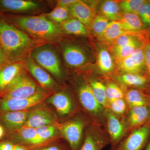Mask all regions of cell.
I'll list each match as a JSON object with an SVG mask.
<instances>
[{"label":"cell","instance_id":"6da1fadb","mask_svg":"<svg viewBox=\"0 0 150 150\" xmlns=\"http://www.w3.org/2000/svg\"><path fill=\"white\" fill-rule=\"evenodd\" d=\"M43 43L11 24L0 13V46L9 62L24 61L33 48Z\"/></svg>","mask_w":150,"mask_h":150},{"label":"cell","instance_id":"7a4b0ae2","mask_svg":"<svg viewBox=\"0 0 150 150\" xmlns=\"http://www.w3.org/2000/svg\"><path fill=\"white\" fill-rule=\"evenodd\" d=\"M2 14L11 24L42 43H57L64 34L59 25L51 21L44 15L23 16L13 14Z\"/></svg>","mask_w":150,"mask_h":150},{"label":"cell","instance_id":"3957f363","mask_svg":"<svg viewBox=\"0 0 150 150\" xmlns=\"http://www.w3.org/2000/svg\"><path fill=\"white\" fill-rule=\"evenodd\" d=\"M33 60L56 79L63 76L62 63L53 44L43 43L33 48L30 54Z\"/></svg>","mask_w":150,"mask_h":150},{"label":"cell","instance_id":"277c9868","mask_svg":"<svg viewBox=\"0 0 150 150\" xmlns=\"http://www.w3.org/2000/svg\"><path fill=\"white\" fill-rule=\"evenodd\" d=\"M23 71L8 88L0 95V98L20 99L32 96L42 88L38 85L27 72Z\"/></svg>","mask_w":150,"mask_h":150},{"label":"cell","instance_id":"5b68a950","mask_svg":"<svg viewBox=\"0 0 150 150\" xmlns=\"http://www.w3.org/2000/svg\"><path fill=\"white\" fill-rule=\"evenodd\" d=\"M51 93L41 88L32 96L26 98H0V112L30 110L41 104L51 95Z\"/></svg>","mask_w":150,"mask_h":150},{"label":"cell","instance_id":"8992f818","mask_svg":"<svg viewBox=\"0 0 150 150\" xmlns=\"http://www.w3.org/2000/svg\"><path fill=\"white\" fill-rule=\"evenodd\" d=\"M84 123L80 119H75L63 124H58L59 132L67 141L71 150H79L82 144Z\"/></svg>","mask_w":150,"mask_h":150},{"label":"cell","instance_id":"52a82bcc","mask_svg":"<svg viewBox=\"0 0 150 150\" xmlns=\"http://www.w3.org/2000/svg\"><path fill=\"white\" fill-rule=\"evenodd\" d=\"M39 105L28 110L25 126L36 129L42 126L58 124L57 116L54 112L47 108Z\"/></svg>","mask_w":150,"mask_h":150},{"label":"cell","instance_id":"ba28073f","mask_svg":"<svg viewBox=\"0 0 150 150\" xmlns=\"http://www.w3.org/2000/svg\"><path fill=\"white\" fill-rule=\"evenodd\" d=\"M150 126L145 125L134 129L115 150H142L149 142Z\"/></svg>","mask_w":150,"mask_h":150},{"label":"cell","instance_id":"9c48e42d","mask_svg":"<svg viewBox=\"0 0 150 150\" xmlns=\"http://www.w3.org/2000/svg\"><path fill=\"white\" fill-rule=\"evenodd\" d=\"M118 69L124 74L145 75L144 46L138 48L131 55L117 62Z\"/></svg>","mask_w":150,"mask_h":150},{"label":"cell","instance_id":"30bf717a","mask_svg":"<svg viewBox=\"0 0 150 150\" xmlns=\"http://www.w3.org/2000/svg\"><path fill=\"white\" fill-rule=\"evenodd\" d=\"M61 48L64 61L68 67L72 68H81L87 62L88 59L86 51L77 44L62 43Z\"/></svg>","mask_w":150,"mask_h":150},{"label":"cell","instance_id":"8fae6325","mask_svg":"<svg viewBox=\"0 0 150 150\" xmlns=\"http://www.w3.org/2000/svg\"><path fill=\"white\" fill-rule=\"evenodd\" d=\"M26 69L44 89L51 92L58 88L57 82L51 74L28 56L24 60Z\"/></svg>","mask_w":150,"mask_h":150},{"label":"cell","instance_id":"7c38bea8","mask_svg":"<svg viewBox=\"0 0 150 150\" xmlns=\"http://www.w3.org/2000/svg\"><path fill=\"white\" fill-rule=\"evenodd\" d=\"M28 110L0 112V126L5 129L6 134L17 131L25 126Z\"/></svg>","mask_w":150,"mask_h":150},{"label":"cell","instance_id":"4fadbf2b","mask_svg":"<svg viewBox=\"0 0 150 150\" xmlns=\"http://www.w3.org/2000/svg\"><path fill=\"white\" fill-rule=\"evenodd\" d=\"M26 69L25 61L8 62L0 67V95Z\"/></svg>","mask_w":150,"mask_h":150},{"label":"cell","instance_id":"5bb4252c","mask_svg":"<svg viewBox=\"0 0 150 150\" xmlns=\"http://www.w3.org/2000/svg\"><path fill=\"white\" fill-rule=\"evenodd\" d=\"M77 93L81 104L88 112L95 115L101 114L103 107L96 99L89 84L86 82L80 83Z\"/></svg>","mask_w":150,"mask_h":150},{"label":"cell","instance_id":"9a60e30c","mask_svg":"<svg viewBox=\"0 0 150 150\" xmlns=\"http://www.w3.org/2000/svg\"><path fill=\"white\" fill-rule=\"evenodd\" d=\"M40 4L30 0H0V13L30 12L39 9Z\"/></svg>","mask_w":150,"mask_h":150},{"label":"cell","instance_id":"2e32d148","mask_svg":"<svg viewBox=\"0 0 150 150\" xmlns=\"http://www.w3.org/2000/svg\"><path fill=\"white\" fill-rule=\"evenodd\" d=\"M58 124L36 128V136L25 147L28 150H32L51 143L59 132Z\"/></svg>","mask_w":150,"mask_h":150},{"label":"cell","instance_id":"e0dca14e","mask_svg":"<svg viewBox=\"0 0 150 150\" xmlns=\"http://www.w3.org/2000/svg\"><path fill=\"white\" fill-rule=\"evenodd\" d=\"M127 122L128 128L131 131L145 125L150 126V105L130 108Z\"/></svg>","mask_w":150,"mask_h":150},{"label":"cell","instance_id":"ac0fdd59","mask_svg":"<svg viewBox=\"0 0 150 150\" xmlns=\"http://www.w3.org/2000/svg\"><path fill=\"white\" fill-rule=\"evenodd\" d=\"M68 8L71 16L79 21L86 27L90 25L95 17L93 8L83 1L78 0Z\"/></svg>","mask_w":150,"mask_h":150},{"label":"cell","instance_id":"d6986e66","mask_svg":"<svg viewBox=\"0 0 150 150\" xmlns=\"http://www.w3.org/2000/svg\"><path fill=\"white\" fill-rule=\"evenodd\" d=\"M48 103L52 105L60 115H66L72 111V100L67 93L63 91L56 92L46 99Z\"/></svg>","mask_w":150,"mask_h":150},{"label":"cell","instance_id":"ffe728a7","mask_svg":"<svg viewBox=\"0 0 150 150\" xmlns=\"http://www.w3.org/2000/svg\"><path fill=\"white\" fill-rule=\"evenodd\" d=\"M108 131L113 145V150L118 142L123 138L125 133L124 124L111 111H108L107 114Z\"/></svg>","mask_w":150,"mask_h":150},{"label":"cell","instance_id":"44dd1931","mask_svg":"<svg viewBox=\"0 0 150 150\" xmlns=\"http://www.w3.org/2000/svg\"><path fill=\"white\" fill-rule=\"evenodd\" d=\"M108 142L98 131L93 129L86 134L79 150H101Z\"/></svg>","mask_w":150,"mask_h":150},{"label":"cell","instance_id":"7402d4cb","mask_svg":"<svg viewBox=\"0 0 150 150\" xmlns=\"http://www.w3.org/2000/svg\"><path fill=\"white\" fill-rule=\"evenodd\" d=\"M118 21L123 30L141 35L147 34L144 30V24L137 14H124Z\"/></svg>","mask_w":150,"mask_h":150},{"label":"cell","instance_id":"603a6c76","mask_svg":"<svg viewBox=\"0 0 150 150\" xmlns=\"http://www.w3.org/2000/svg\"><path fill=\"white\" fill-rule=\"evenodd\" d=\"M130 108L136 106L150 105V96L143 89H131L125 96Z\"/></svg>","mask_w":150,"mask_h":150},{"label":"cell","instance_id":"cb8c5ba5","mask_svg":"<svg viewBox=\"0 0 150 150\" xmlns=\"http://www.w3.org/2000/svg\"><path fill=\"white\" fill-rule=\"evenodd\" d=\"M117 80L126 85L147 89L150 86V82L145 75L124 74L119 76Z\"/></svg>","mask_w":150,"mask_h":150},{"label":"cell","instance_id":"d4e9b609","mask_svg":"<svg viewBox=\"0 0 150 150\" xmlns=\"http://www.w3.org/2000/svg\"><path fill=\"white\" fill-rule=\"evenodd\" d=\"M59 25L64 33L78 36H86L88 35L85 25L74 18L69 19Z\"/></svg>","mask_w":150,"mask_h":150},{"label":"cell","instance_id":"484cf974","mask_svg":"<svg viewBox=\"0 0 150 150\" xmlns=\"http://www.w3.org/2000/svg\"><path fill=\"white\" fill-rule=\"evenodd\" d=\"M136 34L133 33L128 32L123 30L121 28V24L119 21H110L108 23L107 28L105 30L103 33L100 36V39L102 41L106 42H112L116 38L121 35L124 34ZM141 35V34H138ZM145 35V34H143Z\"/></svg>","mask_w":150,"mask_h":150},{"label":"cell","instance_id":"4316f807","mask_svg":"<svg viewBox=\"0 0 150 150\" xmlns=\"http://www.w3.org/2000/svg\"><path fill=\"white\" fill-rule=\"evenodd\" d=\"M100 10L101 15L111 21H118L123 15L119 4L114 1L103 2L100 6Z\"/></svg>","mask_w":150,"mask_h":150},{"label":"cell","instance_id":"83f0119b","mask_svg":"<svg viewBox=\"0 0 150 150\" xmlns=\"http://www.w3.org/2000/svg\"><path fill=\"white\" fill-rule=\"evenodd\" d=\"M145 41L136 42L120 47H111V53L115 58L116 63L128 57L138 48L143 47Z\"/></svg>","mask_w":150,"mask_h":150},{"label":"cell","instance_id":"f1b7e54d","mask_svg":"<svg viewBox=\"0 0 150 150\" xmlns=\"http://www.w3.org/2000/svg\"><path fill=\"white\" fill-rule=\"evenodd\" d=\"M45 16L56 24L60 25L72 17L68 8L56 6L50 12L44 15Z\"/></svg>","mask_w":150,"mask_h":150},{"label":"cell","instance_id":"f546056e","mask_svg":"<svg viewBox=\"0 0 150 150\" xmlns=\"http://www.w3.org/2000/svg\"><path fill=\"white\" fill-rule=\"evenodd\" d=\"M98 65L103 73H110L114 68V62L110 52L105 48L100 50L98 56Z\"/></svg>","mask_w":150,"mask_h":150},{"label":"cell","instance_id":"4dcf8cb0","mask_svg":"<svg viewBox=\"0 0 150 150\" xmlns=\"http://www.w3.org/2000/svg\"><path fill=\"white\" fill-rule=\"evenodd\" d=\"M89 84L97 101L102 107H106L108 105L105 93L106 86L101 82L97 80L91 81Z\"/></svg>","mask_w":150,"mask_h":150},{"label":"cell","instance_id":"1f68e13d","mask_svg":"<svg viewBox=\"0 0 150 150\" xmlns=\"http://www.w3.org/2000/svg\"><path fill=\"white\" fill-rule=\"evenodd\" d=\"M109 20L102 15L95 17L90 26L93 33L98 37L100 36L107 28Z\"/></svg>","mask_w":150,"mask_h":150},{"label":"cell","instance_id":"d6a6232c","mask_svg":"<svg viewBox=\"0 0 150 150\" xmlns=\"http://www.w3.org/2000/svg\"><path fill=\"white\" fill-rule=\"evenodd\" d=\"M145 0H125L119 4L121 13L137 14L139 7Z\"/></svg>","mask_w":150,"mask_h":150},{"label":"cell","instance_id":"836d02e7","mask_svg":"<svg viewBox=\"0 0 150 150\" xmlns=\"http://www.w3.org/2000/svg\"><path fill=\"white\" fill-rule=\"evenodd\" d=\"M105 93L108 103L115 100L122 99L124 96L123 91L114 83H110L106 86Z\"/></svg>","mask_w":150,"mask_h":150},{"label":"cell","instance_id":"e575fe53","mask_svg":"<svg viewBox=\"0 0 150 150\" xmlns=\"http://www.w3.org/2000/svg\"><path fill=\"white\" fill-rule=\"evenodd\" d=\"M137 14L144 26L150 27V1H145L139 7Z\"/></svg>","mask_w":150,"mask_h":150},{"label":"cell","instance_id":"d590c367","mask_svg":"<svg viewBox=\"0 0 150 150\" xmlns=\"http://www.w3.org/2000/svg\"><path fill=\"white\" fill-rule=\"evenodd\" d=\"M111 112L114 115H122L125 113L127 107L126 101L123 99H118L108 102Z\"/></svg>","mask_w":150,"mask_h":150},{"label":"cell","instance_id":"8d00e7d4","mask_svg":"<svg viewBox=\"0 0 150 150\" xmlns=\"http://www.w3.org/2000/svg\"><path fill=\"white\" fill-rule=\"evenodd\" d=\"M144 51L146 68L145 74L150 82V40L149 38L145 41Z\"/></svg>","mask_w":150,"mask_h":150},{"label":"cell","instance_id":"74e56055","mask_svg":"<svg viewBox=\"0 0 150 150\" xmlns=\"http://www.w3.org/2000/svg\"><path fill=\"white\" fill-rule=\"evenodd\" d=\"M32 150H67L62 145L56 144H48Z\"/></svg>","mask_w":150,"mask_h":150},{"label":"cell","instance_id":"f35d334b","mask_svg":"<svg viewBox=\"0 0 150 150\" xmlns=\"http://www.w3.org/2000/svg\"><path fill=\"white\" fill-rule=\"evenodd\" d=\"M15 144L6 140L0 141V150H13Z\"/></svg>","mask_w":150,"mask_h":150},{"label":"cell","instance_id":"ab89813d","mask_svg":"<svg viewBox=\"0 0 150 150\" xmlns=\"http://www.w3.org/2000/svg\"><path fill=\"white\" fill-rule=\"evenodd\" d=\"M78 0H59L57 1L56 6L69 8L70 6L74 4Z\"/></svg>","mask_w":150,"mask_h":150},{"label":"cell","instance_id":"60d3db41","mask_svg":"<svg viewBox=\"0 0 150 150\" xmlns=\"http://www.w3.org/2000/svg\"><path fill=\"white\" fill-rule=\"evenodd\" d=\"M8 62H9L4 51L0 46V67Z\"/></svg>","mask_w":150,"mask_h":150},{"label":"cell","instance_id":"b9f144b4","mask_svg":"<svg viewBox=\"0 0 150 150\" xmlns=\"http://www.w3.org/2000/svg\"><path fill=\"white\" fill-rule=\"evenodd\" d=\"M6 134L5 129L2 126H0V141L3 139Z\"/></svg>","mask_w":150,"mask_h":150},{"label":"cell","instance_id":"7bdbcfd3","mask_svg":"<svg viewBox=\"0 0 150 150\" xmlns=\"http://www.w3.org/2000/svg\"><path fill=\"white\" fill-rule=\"evenodd\" d=\"M13 150H28L25 147L21 145L15 144Z\"/></svg>","mask_w":150,"mask_h":150},{"label":"cell","instance_id":"ee69618b","mask_svg":"<svg viewBox=\"0 0 150 150\" xmlns=\"http://www.w3.org/2000/svg\"><path fill=\"white\" fill-rule=\"evenodd\" d=\"M145 150H150V138L149 140V143H148L147 146Z\"/></svg>","mask_w":150,"mask_h":150},{"label":"cell","instance_id":"f6af8a7d","mask_svg":"<svg viewBox=\"0 0 150 150\" xmlns=\"http://www.w3.org/2000/svg\"><path fill=\"white\" fill-rule=\"evenodd\" d=\"M146 90L147 91L146 92V93H147L150 96V86L149 88L147 89Z\"/></svg>","mask_w":150,"mask_h":150},{"label":"cell","instance_id":"bcb514c9","mask_svg":"<svg viewBox=\"0 0 150 150\" xmlns=\"http://www.w3.org/2000/svg\"></svg>","mask_w":150,"mask_h":150}]
</instances>
